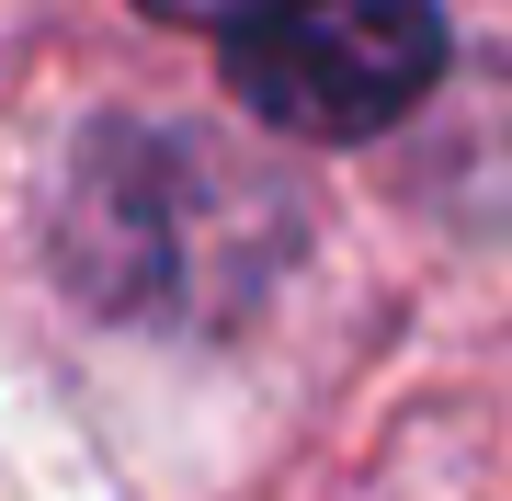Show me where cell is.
<instances>
[{
	"instance_id": "6da1fadb",
	"label": "cell",
	"mask_w": 512,
	"mask_h": 501,
	"mask_svg": "<svg viewBox=\"0 0 512 501\" xmlns=\"http://www.w3.org/2000/svg\"><path fill=\"white\" fill-rule=\"evenodd\" d=\"M69 285L114 319H217L296 251L274 171L194 126H103L57 205Z\"/></svg>"
},
{
	"instance_id": "7a4b0ae2",
	"label": "cell",
	"mask_w": 512,
	"mask_h": 501,
	"mask_svg": "<svg viewBox=\"0 0 512 501\" xmlns=\"http://www.w3.org/2000/svg\"><path fill=\"white\" fill-rule=\"evenodd\" d=\"M228 80L285 137H376L444 80L433 0H251L228 23Z\"/></svg>"
},
{
	"instance_id": "3957f363",
	"label": "cell",
	"mask_w": 512,
	"mask_h": 501,
	"mask_svg": "<svg viewBox=\"0 0 512 501\" xmlns=\"http://www.w3.org/2000/svg\"><path fill=\"white\" fill-rule=\"evenodd\" d=\"M137 12H160V23H217V35H228L251 0H137Z\"/></svg>"
}]
</instances>
